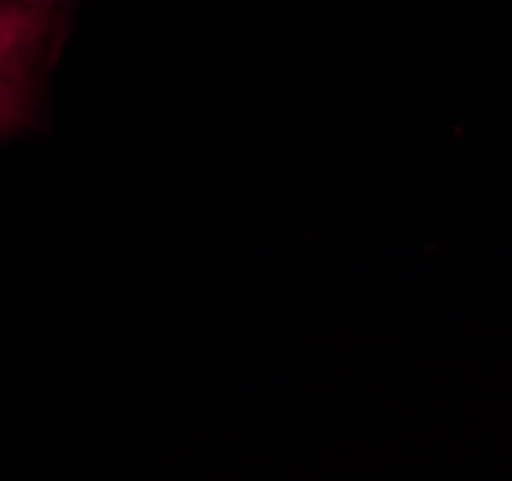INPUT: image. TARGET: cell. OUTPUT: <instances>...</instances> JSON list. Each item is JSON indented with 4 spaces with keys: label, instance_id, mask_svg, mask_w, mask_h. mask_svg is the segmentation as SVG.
I'll use <instances>...</instances> for the list:
<instances>
[{
    "label": "cell",
    "instance_id": "cell-2",
    "mask_svg": "<svg viewBox=\"0 0 512 481\" xmlns=\"http://www.w3.org/2000/svg\"><path fill=\"white\" fill-rule=\"evenodd\" d=\"M0 4H31V8H46V4H54V0H0Z\"/></svg>",
    "mask_w": 512,
    "mask_h": 481
},
{
    "label": "cell",
    "instance_id": "cell-1",
    "mask_svg": "<svg viewBox=\"0 0 512 481\" xmlns=\"http://www.w3.org/2000/svg\"><path fill=\"white\" fill-rule=\"evenodd\" d=\"M46 39V8L0 4V130L20 119L31 88V65Z\"/></svg>",
    "mask_w": 512,
    "mask_h": 481
}]
</instances>
